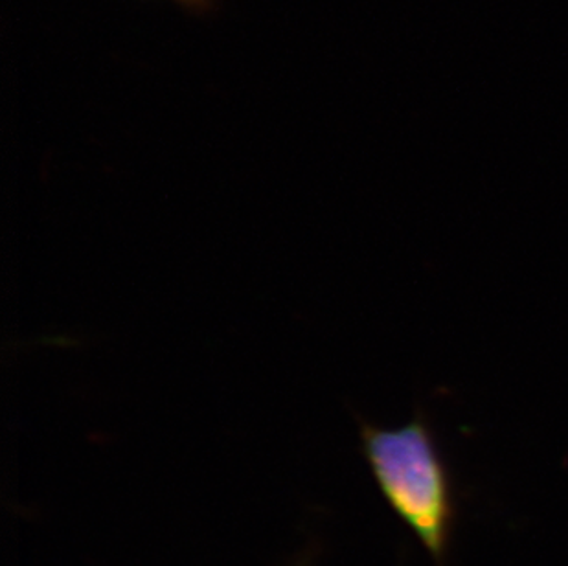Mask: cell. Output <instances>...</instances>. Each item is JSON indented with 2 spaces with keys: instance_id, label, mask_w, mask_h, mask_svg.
Returning a JSON list of instances; mask_svg holds the SVG:
<instances>
[{
  "instance_id": "2",
  "label": "cell",
  "mask_w": 568,
  "mask_h": 566,
  "mask_svg": "<svg viewBox=\"0 0 568 566\" xmlns=\"http://www.w3.org/2000/svg\"><path fill=\"white\" fill-rule=\"evenodd\" d=\"M172 2L197 17L209 16L217 8V0H172Z\"/></svg>"
},
{
  "instance_id": "1",
  "label": "cell",
  "mask_w": 568,
  "mask_h": 566,
  "mask_svg": "<svg viewBox=\"0 0 568 566\" xmlns=\"http://www.w3.org/2000/svg\"><path fill=\"white\" fill-rule=\"evenodd\" d=\"M361 453L379 492L413 529L436 565H445L455 498L450 473L429 417L418 412L399 427L357 417Z\"/></svg>"
}]
</instances>
